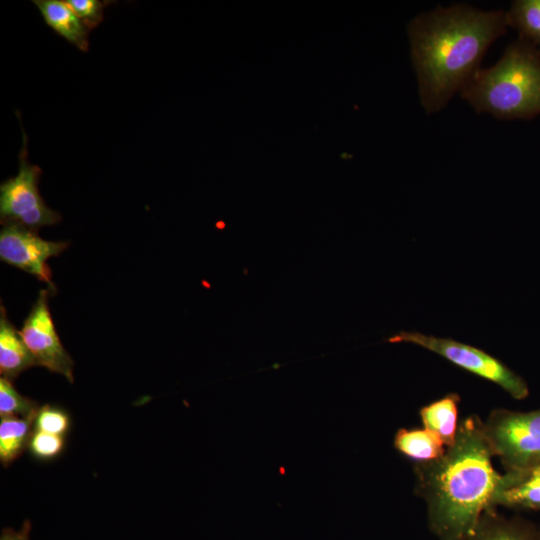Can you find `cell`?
Wrapping results in <instances>:
<instances>
[{
  "mask_svg": "<svg viewBox=\"0 0 540 540\" xmlns=\"http://www.w3.org/2000/svg\"><path fill=\"white\" fill-rule=\"evenodd\" d=\"M507 27L506 11L466 3L437 6L410 21L411 60L426 114L442 110L461 92Z\"/></svg>",
  "mask_w": 540,
  "mask_h": 540,
  "instance_id": "obj_1",
  "label": "cell"
},
{
  "mask_svg": "<svg viewBox=\"0 0 540 540\" xmlns=\"http://www.w3.org/2000/svg\"><path fill=\"white\" fill-rule=\"evenodd\" d=\"M483 421L470 415L459 422L454 443L432 461L415 463L416 492L427 506L430 530L440 540H462L482 514L495 509L500 474Z\"/></svg>",
  "mask_w": 540,
  "mask_h": 540,
  "instance_id": "obj_2",
  "label": "cell"
},
{
  "mask_svg": "<svg viewBox=\"0 0 540 540\" xmlns=\"http://www.w3.org/2000/svg\"><path fill=\"white\" fill-rule=\"evenodd\" d=\"M477 113L502 120L540 114V53L523 37L491 67L480 68L460 92Z\"/></svg>",
  "mask_w": 540,
  "mask_h": 540,
  "instance_id": "obj_3",
  "label": "cell"
},
{
  "mask_svg": "<svg viewBox=\"0 0 540 540\" xmlns=\"http://www.w3.org/2000/svg\"><path fill=\"white\" fill-rule=\"evenodd\" d=\"M387 342L411 343L429 350L455 366L498 385L516 400H522L529 394L528 385L520 375L474 346L416 331H401L389 337Z\"/></svg>",
  "mask_w": 540,
  "mask_h": 540,
  "instance_id": "obj_4",
  "label": "cell"
},
{
  "mask_svg": "<svg viewBox=\"0 0 540 540\" xmlns=\"http://www.w3.org/2000/svg\"><path fill=\"white\" fill-rule=\"evenodd\" d=\"M483 424L492 453L506 471L540 466V409H493Z\"/></svg>",
  "mask_w": 540,
  "mask_h": 540,
  "instance_id": "obj_5",
  "label": "cell"
},
{
  "mask_svg": "<svg viewBox=\"0 0 540 540\" xmlns=\"http://www.w3.org/2000/svg\"><path fill=\"white\" fill-rule=\"evenodd\" d=\"M22 135L19 171L0 185L1 223H14L36 231L40 227L58 223L61 215L49 208L39 193L38 182L42 170L28 161V137L23 129Z\"/></svg>",
  "mask_w": 540,
  "mask_h": 540,
  "instance_id": "obj_6",
  "label": "cell"
},
{
  "mask_svg": "<svg viewBox=\"0 0 540 540\" xmlns=\"http://www.w3.org/2000/svg\"><path fill=\"white\" fill-rule=\"evenodd\" d=\"M51 289L41 290L20 334L33 355L36 365L64 376L73 383L74 362L63 347L49 310Z\"/></svg>",
  "mask_w": 540,
  "mask_h": 540,
  "instance_id": "obj_7",
  "label": "cell"
},
{
  "mask_svg": "<svg viewBox=\"0 0 540 540\" xmlns=\"http://www.w3.org/2000/svg\"><path fill=\"white\" fill-rule=\"evenodd\" d=\"M67 245L44 240L35 230L14 223L5 224L0 232L1 260L49 284L52 272L46 261L59 256Z\"/></svg>",
  "mask_w": 540,
  "mask_h": 540,
  "instance_id": "obj_8",
  "label": "cell"
},
{
  "mask_svg": "<svg viewBox=\"0 0 540 540\" xmlns=\"http://www.w3.org/2000/svg\"><path fill=\"white\" fill-rule=\"evenodd\" d=\"M493 506L540 510V466L500 474Z\"/></svg>",
  "mask_w": 540,
  "mask_h": 540,
  "instance_id": "obj_9",
  "label": "cell"
},
{
  "mask_svg": "<svg viewBox=\"0 0 540 540\" xmlns=\"http://www.w3.org/2000/svg\"><path fill=\"white\" fill-rule=\"evenodd\" d=\"M35 365L36 361L24 342L20 331L9 321L2 306L0 315L1 377L13 380L20 373Z\"/></svg>",
  "mask_w": 540,
  "mask_h": 540,
  "instance_id": "obj_10",
  "label": "cell"
},
{
  "mask_svg": "<svg viewBox=\"0 0 540 540\" xmlns=\"http://www.w3.org/2000/svg\"><path fill=\"white\" fill-rule=\"evenodd\" d=\"M33 3L38 7L46 24L56 33L79 50L88 51L90 30L65 1L36 0Z\"/></svg>",
  "mask_w": 540,
  "mask_h": 540,
  "instance_id": "obj_11",
  "label": "cell"
},
{
  "mask_svg": "<svg viewBox=\"0 0 540 540\" xmlns=\"http://www.w3.org/2000/svg\"><path fill=\"white\" fill-rule=\"evenodd\" d=\"M462 540H539V532L519 519L505 518L488 510Z\"/></svg>",
  "mask_w": 540,
  "mask_h": 540,
  "instance_id": "obj_12",
  "label": "cell"
},
{
  "mask_svg": "<svg viewBox=\"0 0 540 540\" xmlns=\"http://www.w3.org/2000/svg\"><path fill=\"white\" fill-rule=\"evenodd\" d=\"M459 402L460 397L457 393H449L421 407L419 411L424 428L436 433L446 448L454 443L459 427Z\"/></svg>",
  "mask_w": 540,
  "mask_h": 540,
  "instance_id": "obj_13",
  "label": "cell"
},
{
  "mask_svg": "<svg viewBox=\"0 0 540 540\" xmlns=\"http://www.w3.org/2000/svg\"><path fill=\"white\" fill-rule=\"evenodd\" d=\"M393 446L403 456L424 463L441 457L446 446L441 438L426 428H400L393 438Z\"/></svg>",
  "mask_w": 540,
  "mask_h": 540,
  "instance_id": "obj_14",
  "label": "cell"
},
{
  "mask_svg": "<svg viewBox=\"0 0 540 540\" xmlns=\"http://www.w3.org/2000/svg\"><path fill=\"white\" fill-rule=\"evenodd\" d=\"M36 413L25 418L14 416L1 418L0 462L3 467L10 466L28 448Z\"/></svg>",
  "mask_w": 540,
  "mask_h": 540,
  "instance_id": "obj_15",
  "label": "cell"
},
{
  "mask_svg": "<svg viewBox=\"0 0 540 540\" xmlns=\"http://www.w3.org/2000/svg\"><path fill=\"white\" fill-rule=\"evenodd\" d=\"M507 25L540 48V0H516L506 11Z\"/></svg>",
  "mask_w": 540,
  "mask_h": 540,
  "instance_id": "obj_16",
  "label": "cell"
},
{
  "mask_svg": "<svg viewBox=\"0 0 540 540\" xmlns=\"http://www.w3.org/2000/svg\"><path fill=\"white\" fill-rule=\"evenodd\" d=\"M39 403L21 395L14 387L12 380L0 378V418L28 417L37 412Z\"/></svg>",
  "mask_w": 540,
  "mask_h": 540,
  "instance_id": "obj_17",
  "label": "cell"
},
{
  "mask_svg": "<svg viewBox=\"0 0 540 540\" xmlns=\"http://www.w3.org/2000/svg\"><path fill=\"white\" fill-rule=\"evenodd\" d=\"M65 448V436L34 430L27 450L37 460L50 461L60 456Z\"/></svg>",
  "mask_w": 540,
  "mask_h": 540,
  "instance_id": "obj_18",
  "label": "cell"
},
{
  "mask_svg": "<svg viewBox=\"0 0 540 540\" xmlns=\"http://www.w3.org/2000/svg\"><path fill=\"white\" fill-rule=\"evenodd\" d=\"M70 426V416L61 407L45 404L37 410L34 430L65 436Z\"/></svg>",
  "mask_w": 540,
  "mask_h": 540,
  "instance_id": "obj_19",
  "label": "cell"
},
{
  "mask_svg": "<svg viewBox=\"0 0 540 540\" xmlns=\"http://www.w3.org/2000/svg\"><path fill=\"white\" fill-rule=\"evenodd\" d=\"M65 2L90 31L102 22L104 8L110 3L99 0H66Z\"/></svg>",
  "mask_w": 540,
  "mask_h": 540,
  "instance_id": "obj_20",
  "label": "cell"
},
{
  "mask_svg": "<svg viewBox=\"0 0 540 540\" xmlns=\"http://www.w3.org/2000/svg\"><path fill=\"white\" fill-rule=\"evenodd\" d=\"M30 530L31 522L27 519L23 522L19 531H15L12 528H3L0 540H29Z\"/></svg>",
  "mask_w": 540,
  "mask_h": 540,
  "instance_id": "obj_21",
  "label": "cell"
},
{
  "mask_svg": "<svg viewBox=\"0 0 540 540\" xmlns=\"http://www.w3.org/2000/svg\"><path fill=\"white\" fill-rule=\"evenodd\" d=\"M539 540H540V531H539Z\"/></svg>",
  "mask_w": 540,
  "mask_h": 540,
  "instance_id": "obj_22",
  "label": "cell"
}]
</instances>
